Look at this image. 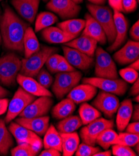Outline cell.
I'll return each instance as SVG.
<instances>
[{"label": "cell", "instance_id": "obj_18", "mask_svg": "<svg viewBox=\"0 0 139 156\" xmlns=\"http://www.w3.org/2000/svg\"><path fill=\"white\" fill-rule=\"evenodd\" d=\"M16 82L26 92L36 97H53L52 93L49 91L47 88L41 85L37 80L33 79V77L24 76L19 73L16 77Z\"/></svg>", "mask_w": 139, "mask_h": 156}, {"label": "cell", "instance_id": "obj_56", "mask_svg": "<svg viewBox=\"0 0 139 156\" xmlns=\"http://www.w3.org/2000/svg\"><path fill=\"white\" fill-rule=\"evenodd\" d=\"M72 1L74 2V3H75L76 4H80V3H82V2H83V0H72Z\"/></svg>", "mask_w": 139, "mask_h": 156}, {"label": "cell", "instance_id": "obj_30", "mask_svg": "<svg viewBox=\"0 0 139 156\" xmlns=\"http://www.w3.org/2000/svg\"><path fill=\"white\" fill-rule=\"evenodd\" d=\"M83 125L79 116L70 115L62 119L57 124V129L59 133H70L75 132Z\"/></svg>", "mask_w": 139, "mask_h": 156}, {"label": "cell", "instance_id": "obj_52", "mask_svg": "<svg viewBox=\"0 0 139 156\" xmlns=\"http://www.w3.org/2000/svg\"><path fill=\"white\" fill-rule=\"evenodd\" d=\"M112 155V152L111 151L107 150L103 152L99 151L96 154H94V156H111Z\"/></svg>", "mask_w": 139, "mask_h": 156}, {"label": "cell", "instance_id": "obj_48", "mask_svg": "<svg viewBox=\"0 0 139 156\" xmlns=\"http://www.w3.org/2000/svg\"><path fill=\"white\" fill-rule=\"evenodd\" d=\"M9 105V100L8 98H0V116L5 114L7 110Z\"/></svg>", "mask_w": 139, "mask_h": 156}, {"label": "cell", "instance_id": "obj_16", "mask_svg": "<svg viewBox=\"0 0 139 156\" xmlns=\"http://www.w3.org/2000/svg\"><path fill=\"white\" fill-rule=\"evenodd\" d=\"M113 16L116 30V36L113 43L107 48V51L109 52L116 51L125 42L128 30L127 21L121 12L114 11Z\"/></svg>", "mask_w": 139, "mask_h": 156}, {"label": "cell", "instance_id": "obj_13", "mask_svg": "<svg viewBox=\"0 0 139 156\" xmlns=\"http://www.w3.org/2000/svg\"><path fill=\"white\" fill-rule=\"evenodd\" d=\"M54 101L50 97H39L29 104L19 115L20 117L33 118L46 116L53 105Z\"/></svg>", "mask_w": 139, "mask_h": 156}, {"label": "cell", "instance_id": "obj_1", "mask_svg": "<svg viewBox=\"0 0 139 156\" xmlns=\"http://www.w3.org/2000/svg\"><path fill=\"white\" fill-rule=\"evenodd\" d=\"M0 18V33L5 48L8 50L24 52L23 39L28 24L22 20L7 5Z\"/></svg>", "mask_w": 139, "mask_h": 156}, {"label": "cell", "instance_id": "obj_46", "mask_svg": "<svg viewBox=\"0 0 139 156\" xmlns=\"http://www.w3.org/2000/svg\"><path fill=\"white\" fill-rule=\"evenodd\" d=\"M126 129L127 133L139 135V122H133L130 124L129 123Z\"/></svg>", "mask_w": 139, "mask_h": 156}, {"label": "cell", "instance_id": "obj_23", "mask_svg": "<svg viewBox=\"0 0 139 156\" xmlns=\"http://www.w3.org/2000/svg\"><path fill=\"white\" fill-rule=\"evenodd\" d=\"M132 111L133 105L130 100L126 99L120 104L116 117V126L119 131L126 129L131 119Z\"/></svg>", "mask_w": 139, "mask_h": 156}, {"label": "cell", "instance_id": "obj_22", "mask_svg": "<svg viewBox=\"0 0 139 156\" xmlns=\"http://www.w3.org/2000/svg\"><path fill=\"white\" fill-rule=\"evenodd\" d=\"M64 45L77 49L78 51L93 57L97 48V42L92 37L82 35L64 44Z\"/></svg>", "mask_w": 139, "mask_h": 156}, {"label": "cell", "instance_id": "obj_35", "mask_svg": "<svg viewBox=\"0 0 139 156\" xmlns=\"http://www.w3.org/2000/svg\"><path fill=\"white\" fill-rule=\"evenodd\" d=\"M41 149L27 143L19 144L11 150L12 156H35Z\"/></svg>", "mask_w": 139, "mask_h": 156}, {"label": "cell", "instance_id": "obj_24", "mask_svg": "<svg viewBox=\"0 0 139 156\" xmlns=\"http://www.w3.org/2000/svg\"><path fill=\"white\" fill-rule=\"evenodd\" d=\"M41 34L43 39L50 44H64L74 39L59 27L53 26L42 30Z\"/></svg>", "mask_w": 139, "mask_h": 156}, {"label": "cell", "instance_id": "obj_38", "mask_svg": "<svg viewBox=\"0 0 139 156\" xmlns=\"http://www.w3.org/2000/svg\"><path fill=\"white\" fill-rule=\"evenodd\" d=\"M36 77L38 83L46 88H49L53 85V78L52 75L43 67L38 72Z\"/></svg>", "mask_w": 139, "mask_h": 156}, {"label": "cell", "instance_id": "obj_31", "mask_svg": "<svg viewBox=\"0 0 139 156\" xmlns=\"http://www.w3.org/2000/svg\"><path fill=\"white\" fill-rule=\"evenodd\" d=\"M14 145L13 136L6 126L4 120L0 119V155H8L9 149Z\"/></svg>", "mask_w": 139, "mask_h": 156}, {"label": "cell", "instance_id": "obj_9", "mask_svg": "<svg viewBox=\"0 0 139 156\" xmlns=\"http://www.w3.org/2000/svg\"><path fill=\"white\" fill-rule=\"evenodd\" d=\"M82 83L94 85L97 88L101 89L102 91L112 93V94L119 96L124 95L128 89L127 82L118 79H104V78L96 76L84 78Z\"/></svg>", "mask_w": 139, "mask_h": 156}, {"label": "cell", "instance_id": "obj_6", "mask_svg": "<svg viewBox=\"0 0 139 156\" xmlns=\"http://www.w3.org/2000/svg\"><path fill=\"white\" fill-rule=\"evenodd\" d=\"M95 75L104 79H118L117 67L109 53L101 47L96 48Z\"/></svg>", "mask_w": 139, "mask_h": 156}, {"label": "cell", "instance_id": "obj_49", "mask_svg": "<svg viewBox=\"0 0 139 156\" xmlns=\"http://www.w3.org/2000/svg\"><path fill=\"white\" fill-rule=\"evenodd\" d=\"M139 93V80L138 79L134 82L133 86L131 87L129 94L132 96H136L138 95Z\"/></svg>", "mask_w": 139, "mask_h": 156}, {"label": "cell", "instance_id": "obj_5", "mask_svg": "<svg viewBox=\"0 0 139 156\" xmlns=\"http://www.w3.org/2000/svg\"><path fill=\"white\" fill-rule=\"evenodd\" d=\"M82 73L79 71L57 72L52 85L53 92L57 99L63 98L78 85L82 79Z\"/></svg>", "mask_w": 139, "mask_h": 156}, {"label": "cell", "instance_id": "obj_37", "mask_svg": "<svg viewBox=\"0 0 139 156\" xmlns=\"http://www.w3.org/2000/svg\"><path fill=\"white\" fill-rule=\"evenodd\" d=\"M99 151H101V149L99 147L90 146L83 143L79 144L75 153L76 156H94Z\"/></svg>", "mask_w": 139, "mask_h": 156}, {"label": "cell", "instance_id": "obj_53", "mask_svg": "<svg viewBox=\"0 0 139 156\" xmlns=\"http://www.w3.org/2000/svg\"><path fill=\"white\" fill-rule=\"evenodd\" d=\"M129 67L138 72V70H139V60H138V59L132 62L130 65L129 66Z\"/></svg>", "mask_w": 139, "mask_h": 156}, {"label": "cell", "instance_id": "obj_28", "mask_svg": "<svg viewBox=\"0 0 139 156\" xmlns=\"http://www.w3.org/2000/svg\"><path fill=\"white\" fill-rule=\"evenodd\" d=\"M44 149H54L62 152V139L58 131L53 124L49 125L46 132L42 141Z\"/></svg>", "mask_w": 139, "mask_h": 156}, {"label": "cell", "instance_id": "obj_41", "mask_svg": "<svg viewBox=\"0 0 139 156\" xmlns=\"http://www.w3.org/2000/svg\"><path fill=\"white\" fill-rule=\"evenodd\" d=\"M60 55L53 54L51 55L46 62V66L48 70L52 73H57V65Z\"/></svg>", "mask_w": 139, "mask_h": 156}, {"label": "cell", "instance_id": "obj_42", "mask_svg": "<svg viewBox=\"0 0 139 156\" xmlns=\"http://www.w3.org/2000/svg\"><path fill=\"white\" fill-rule=\"evenodd\" d=\"M74 70H75V68L71 66L64 57L60 55L57 65V72H67Z\"/></svg>", "mask_w": 139, "mask_h": 156}, {"label": "cell", "instance_id": "obj_2", "mask_svg": "<svg viewBox=\"0 0 139 156\" xmlns=\"http://www.w3.org/2000/svg\"><path fill=\"white\" fill-rule=\"evenodd\" d=\"M57 50V49L56 48L42 46L38 52L29 57L21 60V68L20 73L24 76L36 77L48 57L54 54Z\"/></svg>", "mask_w": 139, "mask_h": 156}, {"label": "cell", "instance_id": "obj_33", "mask_svg": "<svg viewBox=\"0 0 139 156\" xmlns=\"http://www.w3.org/2000/svg\"><path fill=\"white\" fill-rule=\"evenodd\" d=\"M57 17L50 12H42L38 14L35 22V32H39L45 28L50 27L57 21Z\"/></svg>", "mask_w": 139, "mask_h": 156}, {"label": "cell", "instance_id": "obj_21", "mask_svg": "<svg viewBox=\"0 0 139 156\" xmlns=\"http://www.w3.org/2000/svg\"><path fill=\"white\" fill-rule=\"evenodd\" d=\"M85 21L86 25L82 35L92 37L101 45L105 44L107 41V37L102 27L98 22L89 13L85 15Z\"/></svg>", "mask_w": 139, "mask_h": 156}, {"label": "cell", "instance_id": "obj_7", "mask_svg": "<svg viewBox=\"0 0 139 156\" xmlns=\"http://www.w3.org/2000/svg\"><path fill=\"white\" fill-rule=\"evenodd\" d=\"M35 99H36V97L29 94L21 87H19L8 105L6 116L4 120L5 123L11 122Z\"/></svg>", "mask_w": 139, "mask_h": 156}, {"label": "cell", "instance_id": "obj_58", "mask_svg": "<svg viewBox=\"0 0 139 156\" xmlns=\"http://www.w3.org/2000/svg\"><path fill=\"white\" fill-rule=\"evenodd\" d=\"M0 18H1V8H0ZM2 36H1V33H0V44L2 42Z\"/></svg>", "mask_w": 139, "mask_h": 156}, {"label": "cell", "instance_id": "obj_20", "mask_svg": "<svg viewBox=\"0 0 139 156\" xmlns=\"http://www.w3.org/2000/svg\"><path fill=\"white\" fill-rule=\"evenodd\" d=\"M97 88L88 83L75 86L68 93V98L75 104H81L93 98L97 94Z\"/></svg>", "mask_w": 139, "mask_h": 156}, {"label": "cell", "instance_id": "obj_27", "mask_svg": "<svg viewBox=\"0 0 139 156\" xmlns=\"http://www.w3.org/2000/svg\"><path fill=\"white\" fill-rule=\"evenodd\" d=\"M75 105L72 100L68 98L61 100L52 109L53 117L57 119H62L71 115L75 110Z\"/></svg>", "mask_w": 139, "mask_h": 156}, {"label": "cell", "instance_id": "obj_12", "mask_svg": "<svg viewBox=\"0 0 139 156\" xmlns=\"http://www.w3.org/2000/svg\"><path fill=\"white\" fill-rule=\"evenodd\" d=\"M46 8L58 14L63 20L76 17L81 9V6L72 0H49Z\"/></svg>", "mask_w": 139, "mask_h": 156}, {"label": "cell", "instance_id": "obj_55", "mask_svg": "<svg viewBox=\"0 0 139 156\" xmlns=\"http://www.w3.org/2000/svg\"><path fill=\"white\" fill-rule=\"evenodd\" d=\"M135 147L134 150H135V151L137 152V154H138V152H139V151H138V149H139V145H138V143H137L135 146H134Z\"/></svg>", "mask_w": 139, "mask_h": 156}, {"label": "cell", "instance_id": "obj_4", "mask_svg": "<svg viewBox=\"0 0 139 156\" xmlns=\"http://www.w3.org/2000/svg\"><path fill=\"white\" fill-rule=\"evenodd\" d=\"M21 68V60L14 53L0 57V82L7 87L15 84Z\"/></svg>", "mask_w": 139, "mask_h": 156}, {"label": "cell", "instance_id": "obj_51", "mask_svg": "<svg viewBox=\"0 0 139 156\" xmlns=\"http://www.w3.org/2000/svg\"><path fill=\"white\" fill-rule=\"evenodd\" d=\"M9 94V92L2 86L0 85V98H5L6 97L8 96Z\"/></svg>", "mask_w": 139, "mask_h": 156}, {"label": "cell", "instance_id": "obj_44", "mask_svg": "<svg viewBox=\"0 0 139 156\" xmlns=\"http://www.w3.org/2000/svg\"><path fill=\"white\" fill-rule=\"evenodd\" d=\"M130 35L134 41H139V21H137L131 27L130 30Z\"/></svg>", "mask_w": 139, "mask_h": 156}, {"label": "cell", "instance_id": "obj_15", "mask_svg": "<svg viewBox=\"0 0 139 156\" xmlns=\"http://www.w3.org/2000/svg\"><path fill=\"white\" fill-rule=\"evenodd\" d=\"M18 14L29 23H33L38 11L40 0H11Z\"/></svg>", "mask_w": 139, "mask_h": 156}, {"label": "cell", "instance_id": "obj_43", "mask_svg": "<svg viewBox=\"0 0 139 156\" xmlns=\"http://www.w3.org/2000/svg\"><path fill=\"white\" fill-rule=\"evenodd\" d=\"M137 0H122V8L123 11L130 12L134 11L137 8Z\"/></svg>", "mask_w": 139, "mask_h": 156}, {"label": "cell", "instance_id": "obj_3", "mask_svg": "<svg viewBox=\"0 0 139 156\" xmlns=\"http://www.w3.org/2000/svg\"><path fill=\"white\" fill-rule=\"evenodd\" d=\"M87 8L90 14L102 27L108 42L112 44L115 39L116 30L111 9L107 6L93 4H88Z\"/></svg>", "mask_w": 139, "mask_h": 156}, {"label": "cell", "instance_id": "obj_45", "mask_svg": "<svg viewBox=\"0 0 139 156\" xmlns=\"http://www.w3.org/2000/svg\"><path fill=\"white\" fill-rule=\"evenodd\" d=\"M109 4L114 11H123L122 8V0H108Z\"/></svg>", "mask_w": 139, "mask_h": 156}, {"label": "cell", "instance_id": "obj_39", "mask_svg": "<svg viewBox=\"0 0 139 156\" xmlns=\"http://www.w3.org/2000/svg\"><path fill=\"white\" fill-rule=\"evenodd\" d=\"M112 154L115 156H136L137 155L130 147L119 144H113Z\"/></svg>", "mask_w": 139, "mask_h": 156}, {"label": "cell", "instance_id": "obj_26", "mask_svg": "<svg viewBox=\"0 0 139 156\" xmlns=\"http://www.w3.org/2000/svg\"><path fill=\"white\" fill-rule=\"evenodd\" d=\"M23 48L24 58H28L38 52L40 48V44L35 34V30L31 27H28L24 34L23 39Z\"/></svg>", "mask_w": 139, "mask_h": 156}, {"label": "cell", "instance_id": "obj_25", "mask_svg": "<svg viewBox=\"0 0 139 156\" xmlns=\"http://www.w3.org/2000/svg\"><path fill=\"white\" fill-rule=\"evenodd\" d=\"M62 139V152L64 156H72L78 148L80 139L75 132L59 133Z\"/></svg>", "mask_w": 139, "mask_h": 156}, {"label": "cell", "instance_id": "obj_17", "mask_svg": "<svg viewBox=\"0 0 139 156\" xmlns=\"http://www.w3.org/2000/svg\"><path fill=\"white\" fill-rule=\"evenodd\" d=\"M139 58V43L129 41L123 48L114 54V58L120 65H126Z\"/></svg>", "mask_w": 139, "mask_h": 156}, {"label": "cell", "instance_id": "obj_32", "mask_svg": "<svg viewBox=\"0 0 139 156\" xmlns=\"http://www.w3.org/2000/svg\"><path fill=\"white\" fill-rule=\"evenodd\" d=\"M79 113L84 125H86L101 116V112L94 106H92L86 102L81 105L79 109Z\"/></svg>", "mask_w": 139, "mask_h": 156}, {"label": "cell", "instance_id": "obj_59", "mask_svg": "<svg viewBox=\"0 0 139 156\" xmlns=\"http://www.w3.org/2000/svg\"><path fill=\"white\" fill-rule=\"evenodd\" d=\"M43 2H48V1H49V0H42Z\"/></svg>", "mask_w": 139, "mask_h": 156}, {"label": "cell", "instance_id": "obj_54", "mask_svg": "<svg viewBox=\"0 0 139 156\" xmlns=\"http://www.w3.org/2000/svg\"><path fill=\"white\" fill-rule=\"evenodd\" d=\"M91 4L96 5H103L106 2V0H87Z\"/></svg>", "mask_w": 139, "mask_h": 156}, {"label": "cell", "instance_id": "obj_61", "mask_svg": "<svg viewBox=\"0 0 139 156\" xmlns=\"http://www.w3.org/2000/svg\"><path fill=\"white\" fill-rule=\"evenodd\" d=\"M2 1H3V0H0V2H1Z\"/></svg>", "mask_w": 139, "mask_h": 156}, {"label": "cell", "instance_id": "obj_11", "mask_svg": "<svg viewBox=\"0 0 139 156\" xmlns=\"http://www.w3.org/2000/svg\"><path fill=\"white\" fill-rule=\"evenodd\" d=\"M8 130L12 136L16 140L17 143H27L33 145L39 149L43 146L42 141L38 134L18 124L16 122H11Z\"/></svg>", "mask_w": 139, "mask_h": 156}, {"label": "cell", "instance_id": "obj_40", "mask_svg": "<svg viewBox=\"0 0 139 156\" xmlns=\"http://www.w3.org/2000/svg\"><path fill=\"white\" fill-rule=\"evenodd\" d=\"M119 74L123 80L130 83H134L138 79V72L129 67L120 70Z\"/></svg>", "mask_w": 139, "mask_h": 156}, {"label": "cell", "instance_id": "obj_14", "mask_svg": "<svg viewBox=\"0 0 139 156\" xmlns=\"http://www.w3.org/2000/svg\"><path fill=\"white\" fill-rule=\"evenodd\" d=\"M64 58L74 68L86 70L92 67L94 58L90 57L77 49L64 45L63 47Z\"/></svg>", "mask_w": 139, "mask_h": 156}, {"label": "cell", "instance_id": "obj_36", "mask_svg": "<svg viewBox=\"0 0 139 156\" xmlns=\"http://www.w3.org/2000/svg\"><path fill=\"white\" fill-rule=\"evenodd\" d=\"M139 141V135L129 133H120L113 144H119L129 147H134ZM112 144V145H113Z\"/></svg>", "mask_w": 139, "mask_h": 156}, {"label": "cell", "instance_id": "obj_60", "mask_svg": "<svg viewBox=\"0 0 139 156\" xmlns=\"http://www.w3.org/2000/svg\"><path fill=\"white\" fill-rule=\"evenodd\" d=\"M137 2H139V0H137Z\"/></svg>", "mask_w": 139, "mask_h": 156}, {"label": "cell", "instance_id": "obj_47", "mask_svg": "<svg viewBox=\"0 0 139 156\" xmlns=\"http://www.w3.org/2000/svg\"><path fill=\"white\" fill-rule=\"evenodd\" d=\"M40 156H60V152L59 151L49 148V149H45L44 151H42L39 155Z\"/></svg>", "mask_w": 139, "mask_h": 156}, {"label": "cell", "instance_id": "obj_50", "mask_svg": "<svg viewBox=\"0 0 139 156\" xmlns=\"http://www.w3.org/2000/svg\"><path fill=\"white\" fill-rule=\"evenodd\" d=\"M131 118L134 122H138L139 121V105L138 104L135 105L133 107Z\"/></svg>", "mask_w": 139, "mask_h": 156}, {"label": "cell", "instance_id": "obj_34", "mask_svg": "<svg viewBox=\"0 0 139 156\" xmlns=\"http://www.w3.org/2000/svg\"><path fill=\"white\" fill-rule=\"evenodd\" d=\"M118 134L112 128L106 129L97 136L96 144H99L104 150H107L113 144Z\"/></svg>", "mask_w": 139, "mask_h": 156}, {"label": "cell", "instance_id": "obj_19", "mask_svg": "<svg viewBox=\"0 0 139 156\" xmlns=\"http://www.w3.org/2000/svg\"><path fill=\"white\" fill-rule=\"evenodd\" d=\"M15 122L21 126L32 131L39 136H44L49 126V117L44 116L33 118H25L20 117Z\"/></svg>", "mask_w": 139, "mask_h": 156}, {"label": "cell", "instance_id": "obj_57", "mask_svg": "<svg viewBox=\"0 0 139 156\" xmlns=\"http://www.w3.org/2000/svg\"><path fill=\"white\" fill-rule=\"evenodd\" d=\"M135 97L134 98V100L135 101H136V102H138L139 101V100H138V98H139V96H138V95H136V96H135Z\"/></svg>", "mask_w": 139, "mask_h": 156}, {"label": "cell", "instance_id": "obj_10", "mask_svg": "<svg viewBox=\"0 0 139 156\" xmlns=\"http://www.w3.org/2000/svg\"><path fill=\"white\" fill-rule=\"evenodd\" d=\"M92 105L102 112L105 117L111 118L117 113L120 102L115 95L101 90L92 102Z\"/></svg>", "mask_w": 139, "mask_h": 156}, {"label": "cell", "instance_id": "obj_8", "mask_svg": "<svg viewBox=\"0 0 139 156\" xmlns=\"http://www.w3.org/2000/svg\"><path fill=\"white\" fill-rule=\"evenodd\" d=\"M114 127L113 120L99 118L86 124L80 131V136L84 143L95 146L97 136L104 130Z\"/></svg>", "mask_w": 139, "mask_h": 156}, {"label": "cell", "instance_id": "obj_29", "mask_svg": "<svg viewBox=\"0 0 139 156\" xmlns=\"http://www.w3.org/2000/svg\"><path fill=\"white\" fill-rule=\"evenodd\" d=\"M86 25V21L81 19H70L57 24V27L63 30L68 34L75 38L81 31L83 30Z\"/></svg>", "mask_w": 139, "mask_h": 156}]
</instances>
